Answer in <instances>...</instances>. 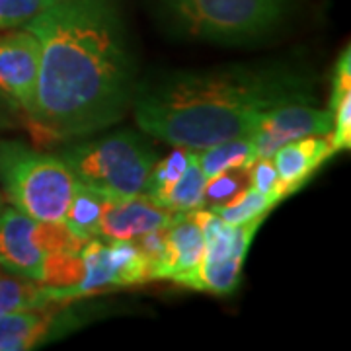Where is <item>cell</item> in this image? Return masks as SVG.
I'll return each instance as SVG.
<instances>
[{
  "label": "cell",
  "mask_w": 351,
  "mask_h": 351,
  "mask_svg": "<svg viewBox=\"0 0 351 351\" xmlns=\"http://www.w3.org/2000/svg\"><path fill=\"white\" fill-rule=\"evenodd\" d=\"M195 154H197V162L207 180L225 172L228 168L252 166V162L256 160V152H254L250 137L223 141V143L211 145L207 149L195 151Z\"/></svg>",
  "instance_id": "16"
},
{
  "label": "cell",
  "mask_w": 351,
  "mask_h": 351,
  "mask_svg": "<svg viewBox=\"0 0 351 351\" xmlns=\"http://www.w3.org/2000/svg\"><path fill=\"white\" fill-rule=\"evenodd\" d=\"M39 41L27 27L0 29V92L27 115L34 112Z\"/></svg>",
  "instance_id": "7"
},
{
  "label": "cell",
  "mask_w": 351,
  "mask_h": 351,
  "mask_svg": "<svg viewBox=\"0 0 351 351\" xmlns=\"http://www.w3.org/2000/svg\"><path fill=\"white\" fill-rule=\"evenodd\" d=\"M205 186L207 178L197 162L195 151H189V158L174 188L164 201V209L170 213H189L205 207Z\"/></svg>",
  "instance_id": "15"
},
{
  "label": "cell",
  "mask_w": 351,
  "mask_h": 351,
  "mask_svg": "<svg viewBox=\"0 0 351 351\" xmlns=\"http://www.w3.org/2000/svg\"><path fill=\"white\" fill-rule=\"evenodd\" d=\"M314 80L285 63L225 64L141 78L133 101L145 135L201 151L252 137L263 115L289 104H314Z\"/></svg>",
  "instance_id": "2"
},
{
  "label": "cell",
  "mask_w": 351,
  "mask_h": 351,
  "mask_svg": "<svg viewBox=\"0 0 351 351\" xmlns=\"http://www.w3.org/2000/svg\"><path fill=\"white\" fill-rule=\"evenodd\" d=\"M84 240L76 239L63 221H36L16 207L0 211V267L12 276L43 283L51 254L80 252Z\"/></svg>",
  "instance_id": "6"
},
{
  "label": "cell",
  "mask_w": 351,
  "mask_h": 351,
  "mask_svg": "<svg viewBox=\"0 0 351 351\" xmlns=\"http://www.w3.org/2000/svg\"><path fill=\"white\" fill-rule=\"evenodd\" d=\"M332 110H320L313 104H289L267 112L252 133V145L258 158H271L274 152L291 141L308 135H332Z\"/></svg>",
  "instance_id": "8"
},
{
  "label": "cell",
  "mask_w": 351,
  "mask_h": 351,
  "mask_svg": "<svg viewBox=\"0 0 351 351\" xmlns=\"http://www.w3.org/2000/svg\"><path fill=\"white\" fill-rule=\"evenodd\" d=\"M49 302L47 289L36 281L0 276V314L24 308H43Z\"/></svg>",
  "instance_id": "18"
},
{
  "label": "cell",
  "mask_w": 351,
  "mask_h": 351,
  "mask_svg": "<svg viewBox=\"0 0 351 351\" xmlns=\"http://www.w3.org/2000/svg\"><path fill=\"white\" fill-rule=\"evenodd\" d=\"M24 27L39 41L29 121L43 137L80 141L133 110L141 73L125 0H57Z\"/></svg>",
  "instance_id": "1"
},
{
  "label": "cell",
  "mask_w": 351,
  "mask_h": 351,
  "mask_svg": "<svg viewBox=\"0 0 351 351\" xmlns=\"http://www.w3.org/2000/svg\"><path fill=\"white\" fill-rule=\"evenodd\" d=\"M170 211L152 203L145 193L110 197L100 221L98 237L104 240H133L170 223Z\"/></svg>",
  "instance_id": "10"
},
{
  "label": "cell",
  "mask_w": 351,
  "mask_h": 351,
  "mask_svg": "<svg viewBox=\"0 0 351 351\" xmlns=\"http://www.w3.org/2000/svg\"><path fill=\"white\" fill-rule=\"evenodd\" d=\"M351 51L350 47L339 55L334 80H332V98L330 110L334 115L332 129V147L334 151H348L351 145Z\"/></svg>",
  "instance_id": "14"
},
{
  "label": "cell",
  "mask_w": 351,
  "mask_h": 351,
  "mask_svg": "<svg viewBox=\"0 0 351 351\" xmlns=\"http://www.w3.org/2000/svg\"><path fill=\"white\" fill-rule=\"evenodd\" d=\"M334 154L336 151L332 147L330 135H308L279 147L271 160L283 197L302 188L306 180Z\"/></svg>",
  "instance_id": "11"
},
{
  "label": "cell",
  "mask_w": 351,
  "mask_h": 351,
  "mask_svg": "<svg viewBox=\"0 0 351 351\" xmlns=\"http://www.w3.org/2000/svg\"><path fill=\"white\" fill-rule=\"evenodd\" d=\"M189 158V149L184 147H176V151H172L166 158L162 160H156L152 166L151 174L147 178V184H145V195L156 203L158 207L164 209V201L168 197L170 189L174 188V184L178 182V178L182 176L186 164Z\"/></svg>",
  "instance_id": "17"
},
{
  "label": "cell",
  "mask_w": 351,
  "mask_h": 351,
  "mask_svg": "<svg viewBox=\"0 0 351 351\" xmlns=\"http://www.w3.org/2000/svg\"><path fill=\"white\" fill-rule=\"evenodd\" d=\"M57 0H0V29L22 27Z\"/></svg>",
  "instance_id": "21"
},
{
  "label": "cell",
  "mask_w": 351,
  "mask_h": 351,
  "mask_svg": "<svg viewBox=\"0 0 351 351\" xmlns=\"http://www.w3.org/2000/svg\"><path fill=\"white\" fill-rule=\"evenodd\" d=\"M168 36L219 45L265 39L283 22L287 0H147Z\"/></svg>",
  "instance_id": "3"
},
{
  "label": "cell",
  "mask_w": 351,
  "mask_h": 351,
  "mask_svg": "<svg viewBox=\"0 0 351 351\" xmlns=\"http://www.w3.org/2000/svg\"><path fill=\"white\" fill-rule=\"evenodd\" d=\"M55 316L43 308L0 314V351H25L49 338Z\"/></svg>",
  "instance_id": "12"
},
{
  "label": "cell",
  "mask_w": 351,
  "mask_h": 351,
  "mask_svg": "<svg viewBox=\"0 0 351 351\" xmlns=\"http://www.w3.org/2000/svg\"><path fill=\"white\" fill-rule=\"evenodd\" d=\"M59 156L71 168L76 182L110 197L143 193L156 162L151 143L129 129L71 145Z\"/></svg>",
  "instance_id": "5"
},
{
  "label": "cell",
  "mask_w": 351,
  "mask_h": 351,
  "mask_svg": "<svg viewBox=\"0 0 351 351\" xmlns=\"http://www.w3.org/2000/svg\"><path fill=\"white\" fill-rule=\"evenodd\" d=\"M250 188L260 191L263 195H269L277 201H283V193L279 188L276 166L271 158H258L250 166Z\"/></svg>",
  "instance_id": "22"
},
{
  "label": "cell",
  "mask_w": 351,
  "mask_h": 351,
  "mask_svg": "<svg viewBox=\"0 0 351 351\" xmlns=\"http://www.w3.org/2000/svg\"><path fill=\"white\" fill-rule=\"evenodd\" d=\"M166 258L160 279L188 287L205 254V232L201 209L189 213H174L164 228Z\"/></svg>",
  "instance_id": "9"
},
{
  "label": "cell",
  "mask_w": 351,
  "mask_h": 351,
  "mask_svg": "<svg viewBox=\"0 0 351 351\" xmlns=\"http://www.w3.org/2000/svg\"><path fill=\"white\" fill-rule=\"evenodd\" d=\"M108 201H110V195L76 182L63 223L76 239L84 240V242L90 239H98L101 213Z\"/></svg>",
  "instance_id": "13"
},
{
  "label": "cell",
  "mask_w": 351,
  "mask_h": 351,
  "mask_svg": "<svg viewBox=\"0 0 351 351\" xmlns=\"http://www.w3.org/2000/svg\"><path fill=\"white\" fill-rule=\"evenodd\" d=\"M248 188H250V166L228 168L225 172L207 180L205 205L209 209L219 207V205H226L230 201L239 199Z\"/></svg>",
  "instance_id": "20"
},
{
  "label": "cell",
  "mask_w": 351,
  "mask_h": 351,
  "mask_svg": "<svg viewBox=\"0 0 351 351\" xmlns=\"http://www.w3.org/2000/svg\"><path fill=\"white\" fill-rule=\"evenodd\" d=\"M277 203L279 201L274 197L248 188L239 199L213 207L211 211L221 221H225L226 225H242V223H250L254 219H265V215L269 213V209H274Z\"/></svg>",
  "instance_id": "19"
},
{
  "label": "cell",
  "mask_w": 351,
  "mask_h": 351,
  "mask_svg": "<svg viewBox=\"0 0 351 351\" xmlns=\"http://www.w3.org/2000/svg\"><path fill=\"white\" fill-rule=\"evenodd\" d=\"M75 186V174L61 156L0 138V188L18 211L43 223L63 221Z\"/></svg>",
  "instance_id": "4"
}]
</instances>
